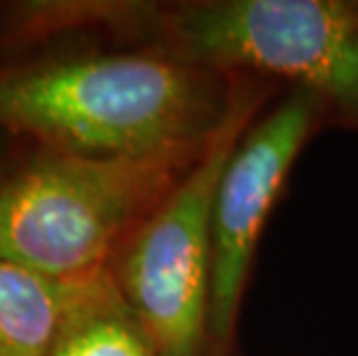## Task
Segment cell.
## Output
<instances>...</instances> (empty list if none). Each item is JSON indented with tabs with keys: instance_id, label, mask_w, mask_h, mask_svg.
Here are the masks:
<instances>
[{
	"instance_id": "cell-1",
	"label": "cell",
	"mask_w": 358,
	"mask_h": 356,
	"mask_svg": "<svg viewBox=\"0 0 358 356\" xmlns=\"http://www.w3.org/2000/svg\"><path fill=\"white\" fill-rule=\"evenodd\" d=\"M236 72L63 37L0 63V130L86 157L203 148L234 109Z\"/></svg>"
},
{
	"instance_id": "cell-2",
	"label": "cell",
	"mask_w": 358,
	"mask_h": 356,
	"mask_svg": "<svg viewBox=\"0 0 358 356\" xmlns=\"http://www.w3.org/2000/svg\"><path fill=\"white\" fill-rule=\"evenodd\" d=\"M74 35L322 97L358 132V0H67Z\"/></svg>"
},
{
	"instance_id": "cell-3",
	"label": "cell",
	"mask_w": 358,
	"mask_h": 356,
	"mask_svg": "<svg viewBox=\"0 0 358 356\" xmlns=\"http://www.w3.org/2000/svg\"><path fill=\"white\" fill-rule=\"evenodd\" d=\"M208 146L148 157L35 146L0 178V259L56 280L106 269Z\"/></svg>"
},
{
	"instance_id": "cell-4",
	"label": "cell",
	"mask_w": 358,
	"mask_h": 356,
	"mask_svg": "<svg viewBox=\"0 0 358 356\" xmlns=\"http://www.w3.org/2000/svg\"><path fill=\"white\" fill-rule=\"evenodd\" d=\"M236 74L224 127L106 266L157 356H206L215 190L243 132L285 90L262 74Z\"/></svg>"
},
{
	"instance_id": "cell-5",
	"label": "cell",
	"mask_w": 358,
	"mask_h": 356,
	"mask_svg": "<svg viewBox=\"0 0 358 356\" xmlns=\"http://www.w3.org/2000/svg\"><path fill=\"white\" fill-rule=\"evenodd\" d=\"M324 130H331V118L322 97L287 86L243 132L227 160L210 215L206 356H245L241 317L259 243L301 153Z\"/></svg>"
},
{
	"instance_id": "cell-6",
	"label": "cell",
	"mask_w": 358,
	"mask_h": 356,
	"mask_svg": "<svg viewBox=\"0 0 358 356\" xmlns=\"http://www.w3.org/2000/svg\"><path fill=\"white\" fill-rule=\"evenodd\" d=\"M47 356H157L106 269L79 278Z\"/></svg>"
},
{
	"instance_id": "cell-7",
	"label": "cell",
	"mask_w": 358,
	"mask_h": 356,
	"mask_svg": "<svg viewBox=\"0 0 358 356\" xmlns=\"http://www.w3.org/2000/svg\"><path fill=\"white\" fill-rule=\"evenodd\" d=\"M74 285L0 259V356H47Z\"/></svg>"
},
{
	"instance_id": "cell-8",
	"label": "cell",
	"mask_w": 358,
	"mask_h": 356,
	"mask_svg": "<svg viewBox=\"0 0 358 356\" xmlns=\"http://www.w3.org/2000/svg\"><path fill=\"white\" fill-rule=\"evenodd\" d=\"M35 146L30 141H24L19 137H12L10 132L0 130V178L7 176L14 166H17Z\"/></svg>"
}]
</instances>
